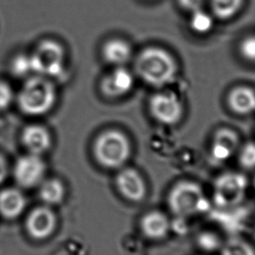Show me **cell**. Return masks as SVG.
<instances>
[{
  "label": "cell",
  "mask_w": 255,
  "mask_h": 255,
  "mask_svg": "<svg viewBox=\"0 0 255 255\" xmlns=\"http://www.w3.org/2000/svg\"><path fill=\"white\" fill-rule=\"evenodd\" d=\"M198 243L203 250L207 252L216 251L221 245L218 236L211 233H204L200 234L198 238Z\"/></svg>",
  "instance_id": "24"
},
{
  "label": "cell",
  "mask_w": 255,
  "mask_h": 255,
  "mask_svg": "<svg viewBox=\"0 0 255 255\" xmlns=\"http://www.w3.org/2000/svg\"><path fill=\"white\" fill-rule=\"evenodd\" d=\"M56 226V218L46 206L32 211L26 220V229L32 237L42 240L53 234Z\"/></svg>",
  "instance_id": "10"
},
{
  "label": "cell",
  "mask_w": 255,
  "mask_h": 255,
  "mask_svg": "<svg viewBox=\"0 0 255 255\" xmlns=\"http://www.w3.org/2000/svg\"><path fill=\"white\" fill-rule=\"evenodd\" d=\"M21 140L29 153L40 155L51 146V136L46 128L39 125H30L22 132Z\"/></svg>",
  "instance_id": "13"
},
{
  "label": "cell",
  "mask_w": 255,
  "mask_h": 255,
  "mask_svg": "<svg viewBox=\"0 0 255 255\" xmlns=\"http://www.w3.org/2000/svg\"><path fill=\"white\" fill-rule=\"evenodd\" d=\"M230 110L238 115L246 116L255 111V91L245 86L234 88L227 96Z\"/></svg>",
  "instance_id": "14"
},
{
  "label": "cell",
  "mask_w": 255,
  "mask_h": 255,
  "mask_svg": "<svg viewBox=\"0 0 255 255\" xmlns=\"http://www.w3.org/2000/svg\"><path fill=\"white\" fill-rule=\"evenodd\" d=\"M170 222L166 216L159 212H151L142 218L141 228L146 237L151 240H161L170 230Z\"/></svg>",
  "instance_id": "17"
},
{
  "label": "cell",
  "mask_w": 255,
  "mask_h": 255,
  "mask_svg": "<svg viewBox=\"0 0 255 255\" xmlns=\"http://www.w3.org/2000/svg\"><path fill=\"white\" fill-rule=\"evenodd\" d=\"M240 53L245 60L255 62V36H248L241 41Z\"/></svg>",
  "instance_id": "25"
},
{
  "label": "cell",
  "mask_w": 255,
  "mask_h": 255,
  "mask_svg": "<svg viewBox=\"0 0 255 255\" xmlns=\"http://www.w3.org/2000/svg\"><path fill=\"white\" fill-rule=\"evenodd\" d=\"M46 165L39 155L29 153L15 163L14 177L22 187L31 188L42 181Z\"/></svg>",
  "instance_id": "8"
},
{
  "label": "cell",
  "mask_w": 255,
  "mask_h": 255,
  "mask_svg": "<svg viewBox=\"0 0 255 255\" xmlns=\"http://www.w3.org/2000/svg\"><path fill=\"white\" fill-rule=\"evenodd\" d=\"M168 204L172 213L180 219L195 215L209 208V203L199 184L182 182L170 191Z\"/></svg>",
  "instance_id": "4"
},
{
  "label": "cell",
  "mask_w": 255,
  "mask_h": 255,
  "mask_svg": "<svg viewBox=\"0 0 255 255\" xmlns=\"http://www.w3.org/2000/svg\"><path fill=\"white\" fill-rule=\"evenodd\" d=\"M221 255H255V253L247 242L239 239H233L224 245Z\"/></svg>",
  "instance_id": "22"
},
{
  "label": "cell",
  "mask_w": 255,
  "mask_h": 255,
  "mask_svg": "<svg viewBox=\"0 0 255 255\" xmlns=\"http://www.w3.org/2000/svg\"><path fill=\"white\" fill-rule=\"evenodd\" d=\"M134 86V76L124 67H117L104 76L101 82V91L111 99L126 96Z\"/></svg>",
  "instance_id": "9"
},
{
  "label": "cell",
  "mask_w": 255,
  "mask_h": 255,
  "mask_svg": "<svg viewBox=\"0 0 255 255\" xmlns=\"http://www.w3.org/2000/svg\"><path fill=\"white\" fill-rule=\"evenodd\" d=\"M63 184L57 179L43 182L39 189V198L47 205H56L63 199Z\"/></svg>",
  "instance_id": "18"
},
{
  "label": "cell",
  "mask_w": 255,
  "mask_h": 255,
  "mask_svg": "<svg viewBox=\"0 0 255 255\" xmlns=\"http://www.w3.org/2000/svg\"><path fill=\"white\" fill-rule=\"evenodd\" d=\"M30 58L34 75L50 78L60 76L63 73L65 52L60 44L54 40L41 41L30 54Z\"/></svg>",
  "instance_id": "5"
},
{
  "label": "cell",
  "mask_w": 255,
  "mask_h": 255,
  "mask_svg": "<svg viewBox=\"0 0 255 255\" xmlns=\"http://www.w3.org/2000/svg\"><path fill=\"white\" fill-rule=\"evenodd\" d=\"M94 153L103 166L118 168L130 155V143L124 133L110 129L98 135L94 144Z\"/></svg>",
  "instance_id": "3"
},
{
  "label": "cell",
  "mask_w": 255,
  "mask_h": 255,
  "mask_svg": "<svg viewBox=\"0 0 255 255\" xmlns=\"http://www.w3.org/2000/svg\"><path fill=\"white\" fill-rule=\"evenodd\" d=\"M25 199L21 191L9 188L0 192V213L7 219L19 216L25 208Z\"/></svg>",
  "instance_id": "16"
},
{
  "label": "cell",
  "mask_w": 255,
  "mask_h": 255,
  "mask_svg": "<svg viewBox=\"0 0 255 255\" xmlns=\"http://www.w3.org/2000/svg\"><path fill=\"white\" fill-rule=\"evenodd\" d=\"M7 175V165L4 157L0 155V184L4 180Z\"/></svg>",
  "instance_id": "28"
},
{
  "label": "cell",
  "mask_w": 255,
  "mask_h": 255,
  "mask_svg": "<svg viewBox=\"0 0 255 255\" xmlns=\"http://www.w3.org/2000/svg\"><path fill=\"white\" fill-rule=\"evenodd\" d=\"M117 185L121 193L131 201H140L145 196V184L141 176L132 169H125L118 174Z\"/></svg>",
  "instance_id": "12"
},
{
  "label": "cell",
  "mask_w": 255,
  "mask_h": 255,
  "mask_svg": "<svg viewBox=\"0 0 255 255\" xmlns=\"http://www.w3.org/2000/svg\"><path fill=\"white\" fill-rule=\"evenodd\" d=\"M240 162L246 169L255 168V143L248 142L243 146L240 153Z\"/></svg>",
  "instance_id": "23"
},
{
  "label": "cell",
  "mask_w": 255,
  "mask_h": 255,
  "mask_svg": "<svg viewBox=\"0 0 255 255\" xmlns=\"http://www.w3.org/2000/svg\"><path fill=\"white\" fill-rule=\"evenodd\" d=\"M248 180L242 174L228 172L218 177L214 184L213 199L217 206L230 208L244 199Z\"/></svg>",
  "instance_id": "6"
},
{
  "label": "cell",
  "mask_w": 255,
  "mask_h": 255,
  "mask_svg": "<svg viewBox=\"0 0 255 255\" xmlns=\"http://www.w3.org/2000/svg\"><path fill=\"white\" fill-rule=\"evenodd\" d=\"M181 7L185 11L193 12L202 9L205 0H177Z\"/></svg>",
  "instance_id": "27"
},
{
  "label": "cell",
  "mask_w": 255,
  "mask_h": 255,
  "mask_svg": "<svg viewBox=\"0 0 255 255\" xmlns=\"http://www.w3.org/2000/svg\"><path fill=\"white\" fill-rule=\"evenodd\" d=\"M239 145V137L229 128H220L213 136L211 148V159L215 163H221L234 156Z\"/></svg>",
  "instance_id": "11"
},
{
  "label": "cell",
  "mask_w": 255,
  "mask_h": 255,
  "mask_svg": "<svg viewBox=\"0 0 255 255\" xmlns=\"http://www.w3.org/2000/svg\"><path fill=\"white\" fill-rule=\"evenodd\" d=\"M149 109L153 118L164 125L177 124L184 113L183 104L178 96L171 92L154 95L149 100Z\"/></svg>",
  "instance_id": "7"
},
{
  "label": "cell",
  "mask_w": 255,
  "mask_h": 255,
  "mask_svg": "<svg viewBox=\"0 0 255 255\" xmlns=\"http://www.w3.org/2000/svg\"><path fill=\"white\" fill-rule=\"evenodd\" d=\"M13 92L7 83L0 81V111L8 109L13 102Z\"/></svg>",
  "instance_id": "26"
},
{
  "label": "cell",
  "mask_w": 255,
  "mask_h": 255,
  "mask_svg": "<svg viewBox=\"0 0 255 255\" xmlns=\"http://www.w3.org/2000/svg\"><path fill=\"white\" fill-rule=\"evenodd\" d=\"M244 0H211L213 14L217 18L227 20L241 11Z\"/></svg>",
  "instance_id": "19"
},
{
  "label": "cell",
  "mask_w": 255,
  "mask_h": 255,
  "mask_svg": "<svg viewBox=\"0 0 255 255\" xmlns=\"http://www.w3.org/2000/svg\"><path fill=\"white\" fill-rule=\"evenodd\" d=\"M11 70L16 77H30L34 75L30 55L20 54L15 57L11 64Z\"/></svg>",
  "instance_id": "21"
},
{
  "label": "cell",
  "mask_w": 255,
  "mask_h": 255,
  "mask_svg": "<svg viewBox=\"0 0 255 255\" xmlns=\"http://www.w3.org/2000/svg\"><path fill=\"white\" fill-rule=\"evenodd\" d=\"M103 59L114 67H124L131 59V47L124 39H112L103 47Z\"/></svg>",
  "instance_id": "15"
},
{
  "label": "cell",
  "mask_w": 255,
  "mask_h": 255,
  "mask_svg": "<svg viewBox=\"0 0 255 255\" xmlns=\"http://www.w3.org/2000/svg\"><path fill=\"white\" fill-rule=\"evenodd\" d=\"M18 108L31 117L48 113L56 102V90L49 78L33 75L26 79L17 97Z\"/></svg>",
  "instance_id": "2"
},
{
  "label": "cell",
  "mask_w": 255,
  "mask_h": 255,
  "mask_svg": "<svg viewBox=\"0 0 255 255\" xmlns=\"http://www.w3.org/2000/svg\"><path fill=\"white\" fill-rule=\"evenodd\" d=\"M214 21L212 15L203 11V9L191 12L190 26L198 34H206L212 31Z\"/></svg>",
  "instance_id": "20"
},
{
  "label": "cell",
  "mask_w": 255,
  "mask_h": 255,
  "mask_svg": "<svg viewBox=\"0 0 255 255\" xmlns=\"http://www.w3.org/2000/svg\"><path fill=\"white\" fill-rule=\"evenodd\" d=\"M135 71L146 84L163 88L176 78L177 63L166 50L151 46L142 50L136 57Z\"/></svg>",
  "instance_id": "1"
}]
</instances>
